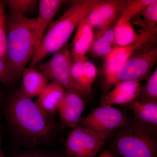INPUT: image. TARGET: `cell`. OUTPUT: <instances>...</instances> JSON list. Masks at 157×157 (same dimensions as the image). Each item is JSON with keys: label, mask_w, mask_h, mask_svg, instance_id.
<instances>
[{"label": "cell", "mask_w": 157, "mask_h": 157, "mask_svg": "<svg viewBox=\"0 0 157 157\" xmlns=\"http://www.w3.org/2000/svg\"><path fill=\"white\" fill-rule=\"evenodd\" d=\"M157 126L128 117L123 126L107 138V149L117 157H157Z\"/></svg>", "instance_id": "obj_1"}, {"label": "cell", "mask_w": 157, "mask_h": 157, "mask_svg": "<svg viewBox=\"0 0 157 157\" xmlns=\"http://www.w3.org/2000/svg\"><path fill=\"white\" fill-rule=\"evenodd\" d=\"M36 18L7 16V63L15 81L22 75L36 51Z\"/></svg>", "instance_id": "obj_2"}, {"label": "cell", "mask_w": 157, "mask_h": 157, "mask_svg": "<svg viewBox=\"0 0 157 157\" xmlns=\"http://www.w3.org/2000/svg\"><path fill=\"white\" fill-rule=\"evenodd\" d=\"M95 0L73 1L67 10L50 24L30 63L34 68L46 57L66 46L82 18L87 14Z\"/></svg>", "instance_id": "obj_3"}, {"label": "cell", "mask_w": 157, "mask_h": 157, "mask_svg": "<svg viewBox=\"0 0 157 157\" xmlns=\"http://www.w3.org/2000/svg\"><path fill=\"white\" fill-rule=\"evenodd\" d=\"M17 91L9 98L6 108L8 117L21 134L33 139L46 137L53 130L52 116Z\"/></svg>", "instance_id": "obj_4"}, {"label": "cell", "mask_w": 157, "mask_h": 157, "mask_svg": "<svg viewBox=\"0 0 157 157\" xmlns=\"http://www.w3.org/2000/svg\"><path fill=\"white\" fill-rule=\"evenodd\" d=\"M157 27L144 28L134 43L125 47H117L105 58L103 68L105 82L108 85L117 70L125 62L135 55L147 52V49L156 41Z\"/></svg>", "instance_id": "obj_5"}, {"label": "cell", "mask_w": 157, "mask_h": 157, "mask_svg": "<svg viewBox=\"0 0 157 157\" xmlns=\"http://www.w3.org/2000/svg\"><path fill=\"white\" fill-rule=\"evenodd\" d=\"M72 63L71 51L65 46L54 54L49 60L39 64L33 68L43 73L48 80L56 82L65 90L74 91L82 96L87 95L73 81L71 73Z\"/></svg>", "instance_id": "obj_6"}, {"label": "cell", "mask_w": 157, "mask_h": 157, "mask_svg": "<svg viewBox=\"0 0 157 157\" xmlns=\"http://www.w3.org/2000/svg\"><path fill=\"white\" fill-rule=\"evenodd\" d=\"M124 111L109 105H100L88 115L82 117L79 124L92 130L107 140L113 132L126 122Z\"/></svg>", "instance_id": "obj_7"}, {"label": "cell", "mask_w": 157, "mask_h": 157, "mask_svg": "<svg viewBox=\"0 0 157 157\" xmlns=\"http://www.w3.org/2000/svg\"><path fill=\"white\" fill-rule=\"evenodd\" d=\"M126 2L127 0H95L86 15L94 29L95 39L115 25Z\"/></svg>", "instance_id": "obj_8"}, {"label": "cell", "mask_w": 157, "mask_h": 157, "mask_svg": "<svg viewBox=\"0 0 157 157\" xmlns=\"http://www.w3.org/2000/svg\"><path fill=\"white\" fill-rule=\"evenodd\" d=\"M106 142L95 132L78 124L67 137L65 154L68 157H95Z\"/></svg>", "instance_id": "obj_9"}, {"label": "cell", "mask_w": 157, "mask_h": 157, "mask_svg": "<svg viewBox=\"0 0 157 157\" xmlns=\"http://www.w3.org/2000/svg\"><path fill=\"white\" fill-rule=\"evenodd\" d=\"M157 60V48L135 55L119 68L107 86L109 88L121 81L140 82L147 79Z\"/></svg>", "instance_id": "obj_10"}, {"label": "cell", "mask_w": 157, "mask_h": 157, "mask_svg": "<svg viewBox=\"0 0 157 157\" xmlns=\"http://www.w3.org/2000/svg\"><path fill=\"white\" fill-rule=\"evenodd\" d=\"M86 104L82 96L71 90H65L58 110L63 127L74 128L79 124Z\"/></svg>", "instance_id": "obj_11"}, {"label": "cell", "mask_w": 157, "mask_h": 157, "mask_svg": "<svg viewBox=\"0 0 157 157\" xmlns=\"http://www.w3.org/2000/svg\"><path fill=\"white\" fill-rule=\"evenodd\" d=\"M140 86V82L138 81L119 82L113 89L103 96L101 106L128 105L137 98Z\"/></svg>", "instance_id": "obj_12"}, {"label": "cell", "mask_w": 157, "mask_h": 157, "mask_svg": "<svg viewBox=\"0 0 157 157\" xmlns=\"http://www.w3.org/2000/svg\"><path fill=\"white\" fill-rule=\"evenodd\" d=\"M86 15L82 18L76 28L71 51L73 60L86 59V56L90 50L94 41V29Z\"/></svg>", "instance_id": "obj_13"}, {"label": "cell", "mask_w": 157, "mask_h": 157, "mask_svg": "<svg viewBox=\"0 0 157 157\" xmlns=\"http://www.w3.org/2000/svg\"><path fill=\"white\" fill-rule=\"evenodd\" d=\"M67 1L40 0L38 2V15L36 18L35 39L36 50L42 41L47 27L61 6Z\"/></svg>", "instance_id": "obj_14"}, {"label": "cell", "mask_w": 157, "mask_h": 157, "mask_svg": "<svg viewBox=\"0 0 157 157\" xmlns=\"http://www.w3.org/2000/svg\"><path fill=\"white\" fill-rule=\"evenodd\" d=\"M21 76L22 84L18 91L30 99L38 97L48 84V78L35 68H25Z\"/></svg>", "instance_id": "obj_15"}, {"label": "cell", "mask_w": 157, "mask_h": 157, "mask_svg": "<svg viewBox=\"0 0 157 157\" xmlns=\"http://www.w3.org/2000/svg\"><path fill=\"white\" fill-rule=\"evenodd\" d=\"M65 89L56 82H51L38 97L36 103L51 116L58 110L64 95Z\"/></svg>", "instance_id": "obj_16"}, {"label": "cell", "mask_w": 157, "mask_h": 157, "mask_svg": "<svg viewBox=\"0 0 157 157\" xmlns=\"http://www.w3.org/2000/svg\"><path fill=\"white\" fill-rule=\"evenodd\" d=\"M113 28L107 30L101 36L94 39L90 51L92 56L98 58H106L117 47L116 44Z\"/></svg>", "instance_id": "obj_17"}, {"label": "cell", "mask_w": 157, "mask_h": 157, "mask_svg": "<svg viewBox=\"0 0 157 157\" xmlns=\"http://www.w3.org/2000/svg\"><path fill=\"white\" fill-rule=\"evenodd\" d=\"M128 105L137 120L157 125V103L133 101Z\"/></svg>", "instance_id": "obj_18"}, {"label": "cell", "mask_w": 157, "mask_h": 157, "mask_svg": "<svg viewBox=\"0 0 157 157\" xmlns=\"http://www.w3.org/2000/svg\"><path fill=\"white\" fill-rule=\"evenodd\" d=\"M113 29L116 44L120 48L131 45L139 37L131 21L117 22Z\"/></svg>", "instance_id": "obj_19"}, {"label": "cell", "mask_w": 157, "mask_h": 157, "mask_svg": "<svg viewBox=\"0 0 157 157\" xmlns=\"http://www.w3.org/2000/svg\"><path fill=\"white\" fill-rule=\"evenodd\" d=\"M134 101L157 103V69L148 78L144 85L140 86L137 98Z\"/></svg>", "instance_id": "obj_20"}, {"label": "cell", "mask_w": 157, "mask_h": 157, "mask_svg": "<svg viewBox=\"0 0 157 157\" xmlns=\"http://www.w3.org/2000/svg\"><path fill=\"white\" fill-rule=\"evenodd\" d=\"M153 1V0H127L117 22L131 21L133 18L140 15L146 6Z\"/></svg>", "instance_id": "obj_21"}, {"label": "cell", "mask_w": 157, "mask_h": 157, "mask_svg": "<svg viewBox=\"0 0 157 157\" xmlns=\"http://www.w3.org/2000/svg\"><path fill=\"white\" fill-rule=\"evenodd\" d=\"M6 6L9 10V14L25 16L33 13L38 7V1L36 0H7Z\"/></svg>", "instance_id": "obj_22"}, {"label": "cell", "mask_w": 157, "mask_h": 157, "mask_svg": "<svg viewBox=\"0 0 157 157\" xmlns=\"http://www.w3.org/2000/svg\"><path fill=\"white\" fill-rule=\"evenodd\" d=\"M5 1L0 0V59L7 63V16Z\"/></svg>", "instance_id": "obj_23"}, {"label": "cell", "mask_w": 157, "mask_h": 157, "mask_svg": "<svg viewBox=\"0 0 157 157\" xmlns=\"http://www.w3.org/2000/svg\"><path fill=\"white\" fill-rule=\"evenodd\" d=\"M140 15L143 17L144 26V28L153 29L157 27V0H153L151 3L147 6Z\"/></svg>", "instance_id": "obj_24"}, {"label": "cell", "mask_w": 157, "mask_h": 157, "mask_svg": "<svg viewBox=\"0 0 157 157\" xmlns=\"http://www.w3.org/2000/svg\"><path fill=\"white\" fill-rule=\"evenodd\" d=\"M83 72L85 82V90L87 95L92 90V86L98 75V70L95 65L92 62L85 60L83 63Z\"/></svg>", "instance_id": "obj_25"}, {"label": "cell", "mask_w": 157, "mask_h": 157, "mask_svg": "<svg viewBox=\"0 0 157 157\" xmlns=\"http://www.w3.org/2000/svg\"><path fill=\"white\" fill-rule=\"evenodd\" d=\"M73 60L71 66V76L73 81L76 85L82 90L86 95L85 90V82L84 72H83V63L85 60Z\"/></svg>", "instance_id": "obj_26"}, {"label": "cell", "mask_w": 157, "mask_h": 157, "mask_svg": "<svg viewBox=\"0 0 157 157\" xmlns=\"http://www.w3.org/2000/svg\"><path fill=\"white\" fill-rule=\"evenodd\" d=\"M15 82L13 74L7 63L0 59V83L8 85Z\"/></svg>", "instance_id": "obj_27"}, {"label": "cell", "mask_w": 157, "mask_h": 157, "mask_svg": "<svg viewBox=\"0 0 157 157\" xmlns=\"http://www.w3.org/2000/svg\"><path fill=\"white\" fill-rule=\"evenodd\" d=\"M16 157H68L66 154L56 152L33 150L21 153Z\"/></svg>", "instance_id": "obj_28"}, {"label": "cell", "mask_w": 157, "mask_h": 157, "mask_svg": "<svg viewBox=\"0 0 157 157\" xmlns=\"http://www.w3.org/2000/svg\"><path fill=\"white\" fill-rule=\"evenodd\" d=\"M98 157H117L111 152L109 151L108 149L104 150Z\"/></svg>", "instance_id": "obj_29"}, {"label": "cell", "mask_w": 157, "mask_h": 157, "mask_svg": "<svg viewBox=\"0 0 157 157\" xmlns=\"http://www.w3.org/2000/svg\"><path fill=\"white\" fill-rule=\"evenodd\" d=\"M2 143V134L0 133V157H6L3 151Z\"/></svg>", "instance_id": "obj_30"}]
</instances>
